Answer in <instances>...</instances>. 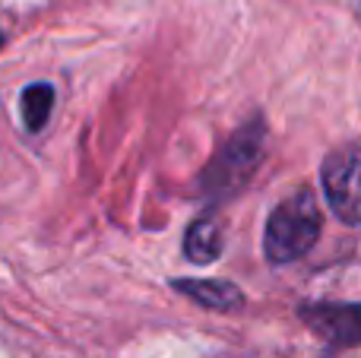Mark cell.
<instances>
[{"label":"cell","instance_id":"obj_2","mask_svg":"<svg viewBox=\"0 0 361 358\" xmlns=\"http://www.w3.org/2000/svg\"><path fill=\"white\" fill-rule=\"evenodd\" d=\"M324 232V216L317 206V194L307 184L288 190L273 206L263 232V254L273 266H286L301 260Z\"/></svg>","mask_w":361,"mask_h":358},{"label":"cell","instance_id":"obj_4","mask_svg":"<svg viewBox=\"0 0 361 358\" xmlns=\"http://www.w3.org/2000/svg\"><path fill=\"white\" fill-rule=\"evenodd\" d=\"M298 317L336 349H355L361 342L358 302H301Z\"/></svg>","mask_w":361,"mask_h":358},{"label":"cell","instance_id":"obj_5","mask_svg":"<svg viewBox=\"0 0 361 358\" xmlns=\"http://www.w3.org/2000/svg\"><path fill=\"white\" fill-rule=\"evenodd\" d=\"M171 289L206 311H238L244 304V292L225 279H171Z\"/></svg>","mask_w":361,"mask_h":358},{"label":"cell","instance_id":"obj_6","mask_svg":"<svg viewBox=\"0 0 361 358\" xmlns=\"http://www.w3.org/2000/svg\"><path fill=\"white\" fill-rule=\"evenodd\" d=\"M180 247H184V257L190 260V264H200V266L216 264L225 251V238H222V232H219V222L212 219L209 213L193 219L190 226H187L184 245Z\"/></svg>","mask_w":361,"mask_h":358},{"label":"cell","instance_id":"obj_7","mask_svg":"<svg viewBox=\"0 0 361 358\" xmlns=\"http://www.w3.org/2000/svg\"><path fill=\"white\" fill-rule=\"evenodd\" d=\"M19 111H23V124L29 133H42L48 124L51 111H54V86L51 82H32L19 95Z\"/></svg>","mask_w":361,"mask_h":358},{"label":"cell","instance_id":"obj_8","mask_svg":"<svg viewBox=\"0 0 361 358\" xmlns=\"http://www.w3.org/2000/svg\"><path fill=\"white\" fill-rule=\"evenodd\" d=\"M4 44H6V35H4V29H0V48H4Z\"/></svg>","mask_w":361,"mask_h":358},{"label":"cell","instance_id":"obj_3","mask_svg":"<svg viewBox=\"0 0 361 358\" xmlns=\"http://www.w3.org/2000/svg\"><path fill=\"white\" fill-rule=\"evenodd\" d=\"M320 187H324V197L336 213V219L355 228L361 222V149L355 140L333 149L324 159Z\"/></svg>","mask_w":361,"mask_h":358},{"label":"cell","instance_id":"obj_1","mask_svg":"<svg viewBox=\"0 0 361 358\" xmlns=\"http://www.w3.org/2000/svg\"><path fill=\"white\" fill-rule=\"evenodd\" d=\"M263 149H267V118L254 114L247 124H241L225 140V146L200 171L197 190L206 200V206L216 209L222 203H228L235 194H241L244 184L260 168Z\"/></svg>","mask_w":361,"mask_h":358}]
</instances>
